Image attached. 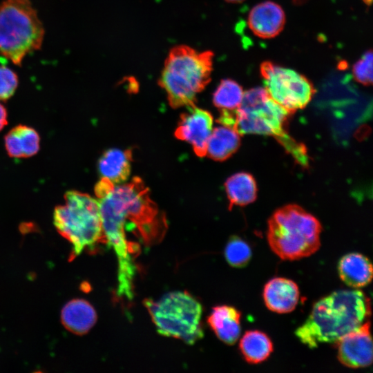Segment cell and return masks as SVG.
<instances>
[{"instance_id":"24","label":"cell","mask_w":373,"mask_h":373,"mask_svg":"<svg viewBox=\"0 0 373 373\" xmlns=\"http://www.w3.org/2000/svg\"><path fill=\"white\" fill-rule=\"evenodd\" d=\"M225 259L233 267H245L251 258L249 245L238 236L231 237L224 249Z\"/></svg>"},{"instance_id":"13","label":"cell","mask_w":373,"mask_h":373,"mask_svg":"<svg viewBox=\"0 0 373 373\" xmlns=\"http://www.w3.org/2000/svg\"><path fill=\"white\" fill-rule=\"evenodd\" d=\"M248 26L257 37L271 39L283 30L285 14L278 3L267 1L256 5L249 13Z\"/></svg>"},{"instance_id":"6","label":"cell","mask_w":373,"mask_h":373,"mask_svg":"<svg viewBox=\"0 0 373 373\" xmlns=\"http://www.w3.org/2000/svg\"><path fill=\"white\" fill-rule=\"evenodd\" d=\"M109 192L121 211L126 230L131 229L146 247L163 240L168 229L165 214L151 199L140 178L121 185L111 182Z\"/></svg>"},{"instance_id":"16","label":"cell","mask_w":373,"mask_h":373,"mask_svg":"<svg viewBox=\"0 0 373 373\" xmlns=\"http://www.w3.org/2000/svg\"><path fill=\"white\" fill-rule=\"evenodd\" d=\"M63 325L70 332L86 334L95 324L97 314L94 307L84 299H73L68 302L61 312Z\"/></svg>"},{"instance_id":"19","label":"cell","mask_w":373,"mask_h":373,"mask_svg":"<svg viewBox=\"0 0 373 373\" xmlns=\"http://www.w3.org/2000/svg\"><path fill=\"white\" fill-rule=\"evenodd\" d=\"M131 161V149H110L99 158L98 171L102 178L113 184H122L130 175Z\"/></svg>"},{"instance_id":"4","label":"cell","mask_w":373,"mask_h":373,"mask_svg":"<svg viewBox=\"0 0 373 373\" xmlns=\"http://www.w3.org/2000/svg\"><path fill=\"white\" fill-rule=\"evenodd\" d=\"M322 227L312 214L296 204L276 211L268 220L267 241L271 251L284 260L308 257L321 247Z\"/></svg>"},{"instance_id":"21","label":"cell","mask_w":373,"mask_h":373,"mask_svg":"<svg viewBox=\"0 0 373 373\" xmlns=\"http://www.w3.org/2000/svg\"><path fill=\"white\" fill-rule=\"evenodd\" d=\"M224 187L230 209L233 205H247L256 198V183L249 173H238L231 175L225 182Z\"/></svg>"},{"instance_id":"10","label":"cell","mask_w":373,"mask_h":373,"mask_svg":"<svg viewBox=\"0 0 373 373\" xmlns=\"http://www.w3.org/2000/svg\"><path fill=\"white\" fill-rule=\"evenodd\" d=\"M260 72L269 95L290 113L305 108L315 93L310 80L292 69L265 61Z\"/></svg>"},{"instance_id":"1","label":"cell","mask_w":373,"mask_h":373,"mask_svg":"<svg viewBox=\"0 0 373 373\" xmlns=\"http://www.w3.org/2000/svg\"><path fill=\"white\" fill-rule=\"evenodd\" d=\"M371 302L359 290H340L316 302L296 336L310 349L321 343H336L369 320Z\"/></svg>"},{"instance_id":"28","label":"cell","mask_w":373,"mask_h":373,"mask_svg":"<svg viewBox=\"0 0 373 373\" xmlns=\"http://www.w3.org/2000/svg\"><path fill=\"white\" fill-rule=\"evenodd\" d=\"M225 1L229 3H241L245 0H225Z\"/></svg>"},{"instance_id":"14","label":"cell","mask_w":373,"mask_h":373,"mask_svg":"<svg viewBox=\"0 0 373 373\" xmlns=\"http://www.w3.org/2000/svg\"><path fill=\"white\" fill-rule=\"evenodd\" d=\"M299 289L291 280L274 278L265 286L263 299L266 307L278 314H287L294 310L299 300Z\"/></svg>"},{"instance_id":"25","label":"cell","mask_w":373,"mask_h":373,"mask_svg":"<svg viewBox=\"0 0 373 373\" xmlns=\"http://www.w3.org/2000/svg\"><path fill=\"white\" fill-rule=\"evenodd\" d=\"M353 75L359 83L370 86L372 83V52H366L352 68Z\"/></svg>"},{"instance_id":"2","label":"cell","mask_w":373,"mask_h":373,"mask_svg":"<svg viewBox=\"0 0 373 373\" xmlns=\"http://www.w3.org/2000/svg\"><path fill=\"white\" fill-rule=\"evenodd\" d=\"M290 113L276 103L265 88L257 87L244 93L239 107L232 112L222 111L218 122L235 129L240 135L259 134L275 137L301 163L307 160L303 146L286 133Z\"/></svg>"},{"instance_id":"15","label":"cell","mask_w":373,"mask_h":373,"mask_svg":"<svg viewBox=\"0 0 373 373\" xmlns=\"http://www.w3.org/2000/svg\"><path fill=\"white\" fill-rule=\"evenodd\" d=\"M240 318L241 313L236 308L220 305L213 308L207 321L221 341L232 345L237 342L240 335Z\"/></svg>"},{"instance_id":"9","label":"cell","mask_w":373,"mask_h":373,"mask_svg":"<svg viewBox=\"0 0 373 373\" xmlns=\"http://www.w3.org/2000/svg\"><path fill=\"white\" fill-rule=\"evenodd\" d=\"M103 233L106 244L111 246L118 263L117 294L131 300L136 267L133 261L135 245L127 239L125 223L121 211L108 191L97 196Z\"/></svg>"},{"instance_id":"20","label":"cell","mask_w":373,"mask_h":373,"mask_svg":"<svg viewBox=\"0 0 373 373\" xmlns=\"http://www.w3.org/2000/svg\"><path fill=\"white\" fill-rule=\"evenodd\" d=\"M240 143V134L235 129L224 125L216 127L208 140L206 155L214 160H225L237 151Z\"/></svg>"},{"instance_id":"17","label":"cell","mask_w":373,"mask_h":373,"mask_svg":"<svg viewBox=\"0 0 373 373\" xmlns=\"http://www.w3.org/2000/svg\"><path fill=\"white\" fill-rule=\"evenodd\" d=\"M338 271L342 281L353 288L365 287L372 279L370 260L358 253H350L344 256L338 262Z\"/></svg>"},{"instance_id":"3","label":"cell","mask_w":373,"mask_h":373,"mask_svg":"<svg viewBox=\"0 0 373 373\" xmlns=\"http://www.w3.org/2000/svg\"><path fill=\"white\" fill-rule=\"evenodd\" d=\"M213 52L186 45L172 48L158 80L174 108L194 105L198 93L211 81Z\"/></svg>"},{"instance_id":"7","label":"cell","mask_w":373,"mask_h":373,"mask_svg":"<svg viewBox=\"0 0 373 373\" xmlns=\"http://www.w3.org/2000/svg\"><path fill=\"white\" fill-rule=\"evenodd\" d=\"M44 29L30 0H4L0 4V53L15 65L39 50Z\"/></svg>"},{"instance_id":"11","label":"cell","mask_w":373,"mask_h":373,"mask_svg":"<svg viewBox=\"0 0 373 373\" xmlns=\"http://www.w3.org/2000/svg\"><path fill=\"white\" fill-rule=\"evenodd\" d=\"M335 345L338 359L344 366L352 369L369 367L373 356L370 321L343 336Z\"/></svg>"},{"instance_id":"23","label":"cell","mask_w":373,"mask_h":373,"mask_svg":"<svg viewBox=\"0 0 373 373\" xmlns=\"http://www.w3.org/2000/svg\"><path fill=\"white\" fill-rule=\"evenodd\" d=\"M244 92L240 84L231 79L221 80L213 95L214 105L221 111H235L240 105Z\"/></svg>"},{"instance_id":"22","label":"cell","mask_w":373,"mask_h":373,"mask_svg":"<svg viewBox=\"0 0 373 373\" xmlns=\"http://www.w3.org/2000/svg\"><path fill=\"white\" fill-rule=\"evenodd\" d=\"M240 350L250 364H258L265 361L273 352L270 338L260 331H248L240 341Z\"/></svg>"},{"instance_id":"12","label":"cell","mask_w":373,"mask_h":373,"mask_svg":"<svg viewBox=\"0 0 373 373\" xmlns=\"http://www.w3.org/2000/svg\"><path fill=\"white\" fill-rule=\"evenodd\" d=\"M186 107V111L180 115L175 136L191 144L198 157H204L208 140L213 131V117L209 112L195 104Z\"/></svg>"},{"instance_id":"18","label":"cell","mask_w":373,"mask_h":373,"mask_svg":"<svg viewBox=\"0 0 373 373\" xmlns=\"http://www.w3.org/2000/svg\"><path fill=\"white\" fill-rule=\"evenodd\" d=\"M5 147L8 155L14 158L30 157L39 150L40 137L37 131L28 126L19 124L5 136Z\"/></svg>"},{"instance_id":"27","label":"cell","mask_w":373,"mask_h":373,"mask_svg":"<svg viewBox=\"0 0 373 373\" xmlns=\"http://www.w3.org/2000/svg\"><path fill=\"white\" fill-rule=\"evenodd\" d=\"M7 111L4 106L0 103V131L7 124Z\"/></svg>"},{"instance_id":"5","label":"cell","mask_w":373,"mask_h":373,"mask_svg":"<svg viewBox=\"0 0 373 373\" xmlns=\"http://www.w3.org/2000/svg\"><path fill=\"white\" fill-rule=\"evenodd\" d=\"M64 203L56 207L53 223L72 246L71 258L99 244H106L97 200L78 191H68Z\"/></svg>"},{"instance_id":"8","label":"cell","mask_w":373,"mask_h":373,"mask_svg":"<svg viewBox=\"0 0 373 373\" xmlns=\"http://www.w3.org/2000/svg\"><path fill=\"white\" fill-rule=\"evenodd\" d=\"M157 332L193 345L204 335L201 304L186 291L166 294L158 300L144 301Z\"/></svg>"},{"instance_id":"26","label":"cell","mask_w":373,"mask_h":373,"mask_svg":"<svg viewBox=\"0 0 373 373\" xmlns=\"http://www.w3.org/2000/svg\"><path fill=\"white\" fill-rule=\"evenodd\" d=\"M18 82L15 72L5 66H0V100L10 98L18 86Z\"/></svg>"}]
</instances>
